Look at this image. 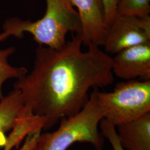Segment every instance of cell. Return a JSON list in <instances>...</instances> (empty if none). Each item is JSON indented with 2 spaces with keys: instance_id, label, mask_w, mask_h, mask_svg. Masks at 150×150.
<instances>
[{
  "instance_id": "obj_1",
  "label": "cell",
  "mask_w": 150,
  "mask_h": 150,
  "mask_svg": "<svg viewBox=\"0 0 150 150\" xmlns=\"http://www.w3.org/2000/svg\"><path fill=\"white\" fill-rule=\"evenodd\" d=\"M82 45L79 35L59 49L38 45L32 71L14 84L32 113L46 119L44 129L79 112L91 88L113 83L112 57L93 44L84 52Z\"/></svg>"
},
{
  "instance_id": "obj_2",
  "label": "cell",
  "mask_w": 150,
  "mask_h": 150,
  "mask_svg": "<svg viewBox=\"0 0 150 150\" xmlns=\"http://www.w3.org/2000/svg\"><path fill=\"white\" fill-rule=\"evenodd\" d=\"M44 16L35 21L11 18L6 20L0 33V42L13 36L23 38L29 33L38 44L52 49L62 48L69 32L81 36L82 25L78 12L70 0H45Z\"/></svg>"
},
{
  "instance_id": "obj_3",
  "label": "cell",
  "mask_w": 150,
  "mask_h": 150,
  "mask_svg": "<svg viewBox=\"0 0 150 150\" xmlns=\"http://www.w3.org/2000/svg\"><path fill=\"white\" fill-rule=\"evenodd\" d=\"M93 89L86 105L79 112L62 119L52 132L40 134L31 150H66L75 143H88L95 150L104 149V137L99 131L103 115Z\"/></svg>"
},
{
  "instance_id": "obj_4",
  "label": "cell",
  "mask_w": 150,
  "mask_h": 150,
  "mask_svg": "<svg viewBox=\"0 0 150 150\" xmlns=\"http://www.w3.org/2000/svg\"><path fill=\"white\" fill-rule=\"evenodd\" d=\"M97 101L103 118L115 126L150 112V80L124 81L112 92H96Z\"/></svg>"
},
{
  "instance_id": "obj_5",
  "label": "cell",
  "mask_w": 150,
  "mask_h": 150,
  "mask_svg": "<svg viewBox=\"0 0 150 150\" xmlns=\"http://www.w3.org/2000/svg\"><path fill=\"white\" fill-rule=\"evenodd\" d=\"M150 43V16L117 15L107 28L103 44L106 54Z\"/></svg>"
},
{
  "instance_id": "obj_6",
  "label": "cell",
  "mask_w": 150,
  "mask_h": 150,
  "mask_svg": "<svg viewBox=\"0 0 150 150\" xmlns=\"http://www.w3.org/2000/svg\"><path fill=\"white\" fill-rule=\"evenodd\" d=\"M113 74L124 81L150 80V43L126 48L112 57Z\"/></svg>"
},
{
  "instance_id": "obj_7",
  "label": "cell",
  "mask_w": 150,
  "mask_h": 150,
  "mask_svg": "<svg viewBox=\"0 0 150 150\" xmlns=\"http://www.w3.org/2000/svg\"><path fill=\"white\" fill-rule=\"evenodd\" d=\"M80 17L82 45L102 46L107 32L101 0H70Z\"/></svg>"
},
{
  "instance_id": "obj_8",
  "label": "cell",
  "mask_w": 150,
  "mask_h": 150,
  "mask_svg": "<svg viewBox=\"0 0 150 150\" xmlns=\"http://www.w3.org/2000/svg\"><path fill=\"white\" fill-rule=\"evenodd\" d=\"M35 115L22 99L21 92L14 89L0 100V147L6 142V133Z\"/></svg>"
},
{
  "instance_id": "obj_9",
  "label": "cell",
  "mask_w": 150,
  "mask_h": 150,
  "mask_svg": "<svg viewBox=\"0 0 150 150\" xmlns=\"http://www.w3.org/2000/svg\"><path fill=\"white\" fill-rule=\"evenodd\" d=\"M120 145L125 150H150V112L116 126Z\"/></svg>"
},
{
  "instance_id": "obj_10",
  "label": "cell",
  "mask_w": 150,
  "mask_h": 150,
  "mask_svg": "<svg viewBox=\"0 0 150 150\" xmlns=\"http://www.w3.org/2000/svg\"><path fill=\"white\" fill-rule=\"evenodd\" d=\"M15 50L13 47L0 49V100L3 97L2 88L6 81L11 79H18L28 72L23 67H15L9 64L8 57Z\"/></svg>"
},
{
  "instance_id": "obj_11",
  "label": "cell",
  "mask_w": 150,
  "mask_h": 150,
  "mask_svg": "<svg viewBox=\"0 0 150 150\" xmlns=\"http://www.w3.org/2000/svg\"><path fill=\"white\" fill-rule=\"evenodd\" d=\"M150 13V0H120L117 8V15L142 16Z\"/></svg>"
},
{
  "instance_id": "obj_12",
  "label": "cell",
  "mask_w": 150,
  "mask_h": 150,
  "mask_svg": "<svg viewBox=\"0 0 150 150\" xmlns=\"http://www.w3.org/2000/svg\"><path fill=\"white\" fill-rule=\"evenodd\" d=\"M99 127L102 136L108 140L113 150H125L120 144L116 126L114 125L103 118L100 121Z\"/></svg>"
},
{
  "instance_id": "obj_13",
  "label": "cell",
  "mask_w": 150,
  "mask_h": 150,
  "mask_svg": "<svg viewBox=\"0 0 150 150\" xmlns=\"http://www.w3.org/2000/svg\"><path fill=\"white\" fill-rule=\"evenodd\" d=\"M120 0H101L104 20L107 28L117 15V8Z\"/></svg>"
},
{
  "instance_id": "obj_14",
  "label": "cell",
  "mask_w": 150,
  "mask_h": 150,
  "mask_svg": "<svg viewBox=\"0 0 150 150\" xmlns=\"http://www.w3.org/2000/svg\"><path fill=\"white\" fill-rule=\"evenodd\" d=\"M22 139L21 134L18 131L12 130L9 137L7 139L4 150H11L13 147H18V148Z\"/></svg>"
},
{
  "instance_id": "obj_15",
  "label": "cell",
  "mask_w": 150,
  "mask_h": 150,
  "mask_svg": "<svg viewBox=\"0 0 150 150\" xmlns=\"http://www.w3.org/2000/svg\"><path fill=\"white\" fill-rule=\"evenodd\" d=\"M41 132V130H37L33 131L28 134L26 139L21 148L18 150H31L36 145L39 135Z\"/></svg>"
}]
</instances>
